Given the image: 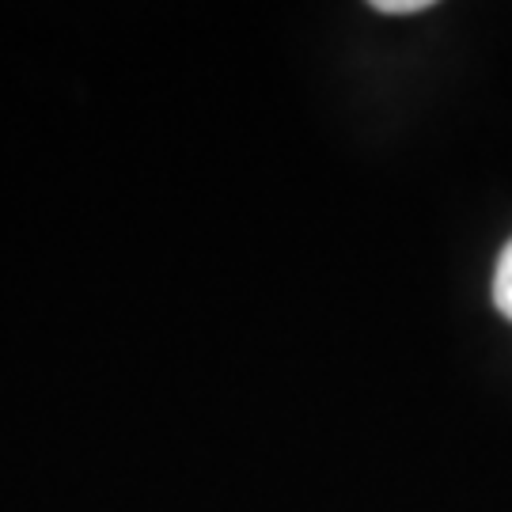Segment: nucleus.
Masks as SVG:
<instances>
[{"instance_id":"nucleus-1","label":"nucleus","mask_w":512,"mask_h":512,"mask_svg":"<svg viewBox=\"0 0 512 512\" xmlns=\"http://www.w3.org/2000/svg\"><path fill=\"white\" fill-rule=\"evenodd\" d=\"M494 304L497 311L512 323V239L505 243V251L497 255L494 266Z\"/></svg>"},{"instance_id":"nucleus-2","label":"nucleus","mask_w":512,"mask_h":512,"mask_svg":"<svg viewBox=\"0 0 512 512\" xmlns=\"http://www.w3.org/2000/svg\"><path fill=\"white\" fill-rule=\"evenodd\" d=\"M425 8H433V0H372V12L380 16H414Z\"/></svg>"}]
</instances>
